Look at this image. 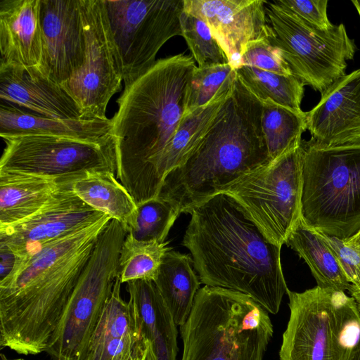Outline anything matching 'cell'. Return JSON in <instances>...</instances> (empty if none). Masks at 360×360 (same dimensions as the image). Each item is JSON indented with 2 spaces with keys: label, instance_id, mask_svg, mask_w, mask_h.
<instances>
[{
  "label": "cell",
  "instance_id": "ac0fdd59",
  "mask_svg": "<svg viewBox=\"0 0 360 360\" xmlns=\"http://www.w3.org/2000/svg\"><path fill=\"white\" fill-rule=\"evenodd\" d=\"M0 98L36 112L60 119H84L75 100L38 70L0 63Z\"/></svg>",
  "mask_w": 360,
  "mask_h": 360
},
{
  "label": "cell",
  "instance_id": "7402d4cb",
  "mask_svg": "<svg viewBox=\"0 0 360 360\" xmlns=\"http://www.w3.org/2000/svg\"><path fill=\"white\" fill-rule=\"evenodd\" d=\"M110 119L60 120L26 112L13 105H0L1 138L46 136L96 141L111 134Z\"/></svg>",
  "mask_w": 360,
  "mask_h": 360
},
{
  "label": "cell",
  "instance_id": "277c9868",
  "mask_svg": "<svg viewBox=\"0 0 360 360\" xmlns=\"http://www.w3.org/2000/svg\"><path fill=\"white\" fill-rule=\"evenodd\" d=\"M262 103L238 75L233 90L205 138L165 178L158 197L180 214L271 161L262 128Z\"/></svg>",
  "mask_w": 360,
  "mask_h": 360
},
{
  "label": "cell",
  "instance_id": "6da1fadb",
  "mask_svg": "<svg viewBox=\"0 0 360 360\" xmlns=\"http://www.w3.org/2000/svg\"><path fill=\"white\" fill-rule=\"evenodd\" d=\"M182 245L200 283L250 297L276 314L288 287L281 246L271 242L231 195L219 193L192 207Z\"/></svg>",
  "mask_w": 360,
  "mask_h": 360
},
{
  "label": "cell",
  "instance_id": "603a6c76",
  "mask_svg": "<svg viewBox=\"0 0 360 360\" xmlns=\"http://www.w3.org/2000/svg\"><path fill=\"white\" fill-rule=\"evenodd\" d=\"M121 284L118 276L83 360H112L137 347H146L136 329L130 304L121 296Z\"/></svg>",
  "mask_w": 360,
  "mask_h": 360
},
{
  "label": "cell",
  "instance_id": "d590c367",
  "mask_svg": "<svg viewBox=\"0 0 360 360\" xmlns=\"http://www.w3.org/2000/svg\"><path fill=\"white\" fill-rule=\"evenodd\" d=\"M318 232L335 255L349 283L360 288V252L345 240Z\"/></svg>",
  "mask_w": 360,
  "mask_h": 360
},
{
  "label": "cell",
  "instance_id": "5bb4252c",
  "mask_svg": "<svg viewBox=\"0 0 360 360\" xmlns=\"http://www.w3.org/2000/svg\"><path fill=\"white\" fill-rule=\"evenodd\" d=\"M105 214L81 200L63 181L54 196L39 211L14 225L0 228V245L7 246L16 260L44 245L95 223Z\"/></svg>",
  "mask_w": 360,
  "mask_h": 360
},
{
  "label": "cell",
  "instance_id": "f546056e",
  "mask_svg": "<svg viewBox=\"0 0 360 360\" xmlns=\"http://www.w3.org/2000/svg\"><path fill=\"white\" fill-rule=\"evenodd\" d=\"M168 242L140 241L127 233L119 257L122 283L138 280L154 281L162 259L171 249Z\"/></svg>",
  "mask_w": 360,
  "mask_h": 360
},
{
  "label": "cell",
  "instance_id": "83f0119b",
  "mask_svg": "<svg viewBox=\"0 0 360 360\" xmlns=\"http://www.w3.org/2000/svg\"><path fill=\"white\" fill-rule=\"evenodd\" d=\"M260 100V99H259ZM262 128L271 160L301 145L306 112L262 101Z\"/></svg>",
  "mask_w": 360,
  "mask_h": 360
},
{
  "label": "cell",
  "instance_id": "cb8c5ba5",
  "mask_svg": "<svg viewBox=\"0 0 360 360\" xmlns=\"http://www.w3.org/2000/svg\"><path fill=\"white\" fill-rule=\"evenodd\" d=\"M55 179L0 170V228L21 222L42 209L59 190Z\"/></svg>",
  "mask_w": 360,
  "mask_h": 360
},
{
  "label": "cell",
  "instance_id": "f1b7e54d",
  "mask_svg": "<svg viewBox=\"0 0 360 360\" xmlns=\"http://www.w3.org/2000/svg\"><path fill=\"white\" fill-rule=\"evenodd\" d=\"M245 86L259 99L270 100L296 111L301 103L304 84L295 75H282L254 67L242 65L236 70Z\"/></svg>",
  "mask_w": 360,
  "mask_h": 360
},
{
  "label": "cell",
  "instance_id": "8992f818",
  "mask_svg": "<svg viewBox=\"0 0 360 360\" xmlns=\"http://www.w3.org/2000/svg\"><path fill=\"white\" fill-rule=\"evenodd\" d=\"M301 217L347 240L360 230V143L324 147L303 141Z\"/></svg>",
  "mask_w": 360,
  "mask_h": 360
},
{
  "label": "cell",
  "instance_id": "ffe728a7",
  "mask_svg": "<svg viewBox=\"0 0 360 360\" xmlns=\"http://www.w3.org/2000/svg\"><path fill=\"white\" fill-rule=\"evenodd\" d=\"M126 288L136 329L146 346L143 360H176L177 326L154 282L130 281Z\"/></svg>",
  "mask_w": 360,
  "mask_h": 360
},
{
  "label": "cell",
  "instance_id": "2e32d148",
  "mask_svg": "<svg viewBox=\"0 0 360 360\" xmlns=\"http://www.w3.org/2000/svg\"><path fill=\"white\" fill-rule=\"evenodd\" d=\"M264 0H184V11L203 20L236 70L247 44L269 39Z\"/></svg>",
  "mask_w": 360,
  "mask_h": 360
},
{
  "label": "cell",
  "instance_id": "836d02e7",
  "mask_svg": "<svg viewBox=\"0 0 360 360\" xmlns=\"http://www.w3.org/2000/svg\"><path fill=\"white\" fill-rule=\"evenodd\" d=\"M242 65L251 66L282 75H292L281 50L274 46L269 39L248 43L241 56L240 66Z\"/></svg>",
  "mask_w": 360,
  "mask_h": 360
},
{
  "label": "cell",
  "instance_id": "b9f144b4",
  "mask_svg": "<svg viewBox=\"0 0 360 360\" xmlns=\"http://www.w3.org/2000/svg\"><path fill=\"white\" fill-rule=\"evenodd\" d=\"M352 3L354 4L360 17V0L352 1Z\"/></svg>",
  "mask_w": 360,
  "mask_h": 360
},
{
  "label": "cell",
  "instance_id": "1f68e13d",
  "mask_svg": "<svg viewBox=\"0 0 360 360\" xmlns=\"http://www.w3.org/2000/svg\"><path fill=\"white\" fill-rule=\"evenodd\" d=\"M181 36L185 39L198 67L229 63L208 25L183 10L180 15Z\"/></svg>",
  "mask_w": 360,
  "mask_h": 360
},
{
  "label": "cell",
  "instance_id": "ab89813d",
  "mask_svg": "<svg viewBox=\"0 0 360 360\" xmlns=\"http://www.w3.org/2000/svg\"><path fill=\"white\" fill-rule=\"evenodd\" d=\"M345 241L353 245L360 252V230L355 235L346 240Z\"/></svg>",
  "mask_w": 360,
  "mask_h": 360
},
{
  "label": "cell",
  "instance_id": "d4e9b609",
  "mask_svg": "<svg viewBox=\"0 0 360 360\" xmlns=\"http://www.w3.org/2000/svg\"><path fill=\"white\" fill-rule=\"evenodd\" d=\"M191 255L169 250L153 281L176 326L186 321L200 281Z\"/></svg>",
  "mask_w": 360,
  "mask_h": 360
},
{
  "label": "cell",
  "instance_id": "44dd1931",
  "mask_svg": "<svg viewBox=\"0 0 360 360\" xmlns=\"http://www.w3.org/2000/svg\"><path fill=\"white\" fill-rule=\"evenodd\" d=\"M236 76L235 70L208 103L183 117L155 168L154 189L157 196L166 176L186 160L215 122L219 112L232 94Z\"/></svg>",
  "mask_w": 360,
  "mask_h": 360
},
{
  "label": "cell",
  "instance_id": "8d00e7d4",
  "mask_svg": "<svg viewBox=\"0 0 360 360\" xmlns=\"http://www.w3.org/2000/svg\"><path fill=\"white\" fill-rule=\"evenodd\" d=\"M0 281L6 278L13 270L15 264V256L5 245H0Z\"/></svg>",
  "mask_w": 360,
  "mask_h": 360
},
{
  "label": "cell",
  "instance_id": "74e56055",
  "mask_svg": "<svg viewBox=\"0 0 360 360\" xmlns=\"http://www.w3.org/2000/svg\"><path fill=\"white\" fill-rule=\"evenodd\" d=\"M146 352V347L139 346L134 349L124 352L112 360H143Z\"/></svg>",
  "mask_w": 360,
  "mask_h": 360
},
{
  "label": "cell",
  "instance_id": "f35d334b",
  "mask_svg": "<svg viewBox=\"0 0 360 360\" xmlns=\"http://www.w3.org/2000/svg\"><path fill=\"white\" fill-rule=\"evenodd\" d=\"M349 292L351 295V297L354 299L360 313V288H355L352 285Z\"/></svg>",
  "mask_w": 360,
  "mask_h": 360
},
{
  "label": "cell",
  "instance_id": "4316f807",
  "mask_svg": "<svg viewBox=\"0 0 360 360\" xmlns=\"http://www.w3.org/2000/svg\"><path fill=\"white\" fill-rule=\"evenodd\" d=\"M71 189L94 210L122 223L130 222L136 204L125 187L110 172H88L71 181Z\"/></svg>",
  "mask_w": 360,
  "mask_h": 360
},
{
  "label": "cell",
  "instance_id": "5b68a950",
  "mask_svg": "<svg viewBox=\"0 0 360 360\" xmlns=\"http://www.w3.org/2000/svg\"><path fill=\"white\" fill-rule=\"evenodd\" d=\"M181 360H263L274 328L267 311L238 291L205 285L180 326Z\"/></svg>",
  "mask_w": 360,
  "mask_h": 360
},
{
  "label": "cell",
  "instance_id": "7a4b0ae2",
  "mask_svg": "<svg viewBox=\"0 0 360 360\" xmlns=\"http://www.w3.org/2000/svg\"><path fill=\"white\" fill-rule=\"evenodd\" d=\"M101 219L15 260L0 281V347L18 354L46 352L98 237Z\"/></svg>",
  "mask_w": 360,
  "mask_h": 360
},
{
  "label": "cell",
  "instance_id": "4dcf8cb0",
  "mask_svg": "<svg viewBox=\"0 0 360 360\" xmlns=\"http://www.w3.org/2000/svg\"><path fill=\"white\" fill-rule=\"evenodd\" d=\"M179 214L173 203L158 196L137 205L126 229L138 240L164 243Z\"/></svg>",
  "mask_w": 360,
  "mask_h": 360
},
{
  "label": "cell",
  "instance_id": "d6986e66",
  "mask_svg": "<svg viewBox=\"0 0 360 360\" xmlns=\"http://www.w3.org/2000/svg\"><path fill=\"white\" fill-rule=\"evenodd\" d=\"M40 0L0 1V63L40 70L43 44Z\"/></svg>",
  "mask_w": 360,
  "mask_h": 360
},
{
  "label": "cell",
  "instance_id": "7bdbcfd3",
  "mask_svg": "<svg viewBox=\"0 0 360 360\" xmlns=\"http://www.w3.org/2000/svg\"><path fill=\"white\" fill-rule=\"evenodd\" d=\"M1 360H25V359H22V358L14 359H7L4 355L1 354Z\"/></svg>",
  "mask_w": 360,
  "mask_h": 360
},
{
  "label": "cell",
  "instance_id": "7c38bea8",
  "mask_svg": "<svg viewBox=\"0 0 360 360\" xmlns=\"http://www.w3.org/2000/svg\"><path fill=\"white\" fill-rule=\"evenodd\" d=\"M122 60L123 81L129 85L156 62L160 48L180 35L184 0H105Z\"/></svg>",
  "mask_w": 360,
  "mask_h": 360
},
{
  "label": "cell",
  "instance_id": "e0dca14e",
  "mask_svg": "<svg viewBox=\"0 0 360 360\" xmlns=\"http://www.w3.org/2000/svg\"><path fill=\"white\" fill-rule=\"evenodd\" d=\"M310 141L324 147L360 143V69L340 77L306 112Z\"/></svg>",
  "mask_w": 360,
  "mask_h": 360
},
{
  "label": "cell",
  "instance_id": "30bf717a",
  "mask_svg": "<svg viewBox=\"0 0 360 360\" xmlns=\"http://www.w3.org/2000/svg\"><path fill=\"white\" fill-rule=\"evenodd\" d=\"M302 165L301 143L243 175L221 193L233 197L266 237L282 247L301 218Z\"/></svg>",
  "mask_w": 360,
  "mask_h": 360
},
{
  "label": "cell",
  "instance_id": "d6a6232c",
  "mask_svg": "<svg viewBox=\"0 0 360 360\" xmlns=\"http://www.w3.org/2000/svg\"><path fill=\"white\" fill-rule=\"evenodd\" d=\"M233 70L229 63L197 66L187 87L183 117L208 103Z\"/></svg>",
  "mask_w": 360,
  "mask_h": 360
},
{
  "label": "cell",
  "instance_id": "484cf974",
  "mask_svg": "<svg viewBox=\"0 0 360 360\" xmlns=\"http://www.w3.org/2000/svg\"><path fill=\"white\" fill-rule=\"evenodd\" d=\"M309 267L317 286L335 290H349L352 285L335 255L319 233L302 219L285 242Z\"/></svg>",
  "mask_w": 360,
  "mask_h": 360
},
{
  "label": "cell",
  "instance_id": "e575fe53",
  "mask_svg": "<svg viewBox=\"0 0 360 360\" xmlns=\"http://www.w3.org/2000/svg\"><path fill=\"white\" fill-rule=\"evenodd\" d=\"M274 1L314 27L327 30L335 25L328 18V0H274Z\"/></svg>",
  "mask_w": 360,
  "mask_h": 360
},
{
  "label": "cell",
  "instance_id": "9c48e42d",
  "mask_svg": "<svg viewBox=\"0 0 360 360\" xmlns=\"http://www.w3.org/2000/svg\"><path fill=\"white\" fill-rule=\"evenodd\" d=\"M264 8L271 30L270 42L281 50L292 75L304 85L322 94L346 75L347 61L354 58L356 46L345 25L322 30L274 0L266 1Z\"/></svg>",
  "mask_w": 360,
  "mask_h": 360
},
{
  "label": "cell",
  "instance_id": "4fadbf2b",
  "mask_svg": "<svg viewBox=\"0 0 360 360\" xmlns=\"http://www.w3.org/2000/svg\"><path fill=\"white\" fill-rule=\"evenodd\" d=\"M86 36L82 66L60 86L77 103L84 119H107L105 111L123 80L122 60L105 0H81Z\"/></svg>",
  "mask_w": 360,
  "mask_h": 360
},
{
  "label": "cell",
  "instance_id": "52a82bcc",
  "mask_svg": "<svg viewBox=\"0 0 360 360\" xmlns=\"http://www.w3.org/2000/svg\"><path fill=\"white\" fill-rule=\"evenodd\" d=\"M290 318L280 360H349L360 342V313L343 291L288 290Z\"/></svg>",
  "mask_w": 360,
  "mask_h": 360
},
{
  "label": "cell",
  "instance_id": "9a60e30c",
  "mask_svg": "<svg viewBox=\"0 0 360 360\" xmlns=\"http://www.w3.org/2000/svg\"><path fill=\"white\" fill-rule=\"evenodd\" d=\"M43 57L40 73L61 86L82 66L86 36L81 0H40Z\"/></svg>",
  "mask_w": 360,
  "mask_h": 360
},
{
  "label": "cell",
  "instance_id": "60d3db41",
  "mask_svg": "<svg viewBox=\"0 0 360 360\" xmlns=\"http://www.w3.org/2000/svg\"><path fill=\"white\" fill-rule=\"evenodd\" d=\"M349 360H360V342L352 353Z\"/></svg>",
  "mask_w": 360,
  "mask_h": 360
},
{
  "label": "cell",
  "instance_id": "8fae6325",
  "mask_svg": "<svg viewBox=\"0 0 360 360\" xmlns=\"http://www.w3.org/2000/svg\"><path fill=\"white\" fill-rule=\"evenodd\" d=\"M0 170L71 181L88 172L116 174V143L108 134L96 141L46 136L3 138Z\"/></svg>",
  "mask_w": 360,
  "mask_h": 360
},
{
  "label": "cell",
  "instance_id": "ba28073f",
  "mask_svg": "<svg viewBox=\"0 0 360 360\" xmlns=\"http://www.w3.org/2000/svg\"><path fill=\"white\" fill-rule=\"evenodd\" d=\"M127 233L112 219L98 237L46 351L53 360H83L119 276Z\"/></svg>",
  "mask_w": 360,
  "mask_h": 360
},
{
  "label": "cell",
  "instance_id": "3957f363",
  "mask_svg": "<svg viewBox=\"0 0 360 360\" xmlns=\"http://www.w3.org/2000/svg\"><path fill=\"white\" fill-rule=\"evenodd\" d=\"M191 56L179 53L156 60L117 99L111 119L116 143V177L136 205L157 198V164L180 126L186 94L196 68Z\"/></svg>",
  "mask_w": 360,
  "mask_h": 360
}]
</instances>
